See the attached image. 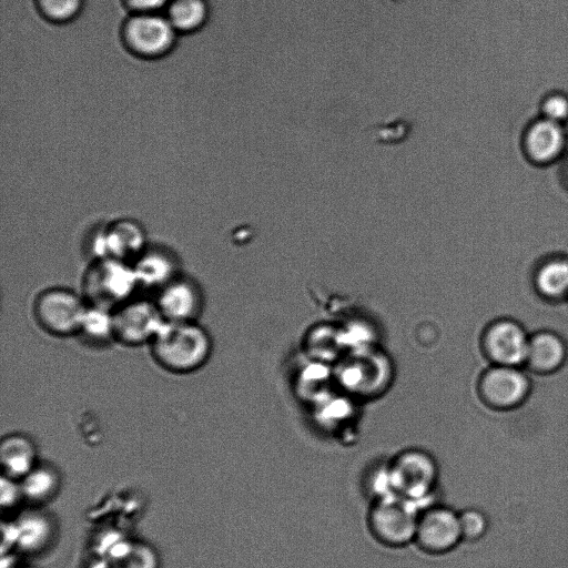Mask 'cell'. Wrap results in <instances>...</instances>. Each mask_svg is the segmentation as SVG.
<instances>
[{"label":"cell","instance_id":"obj_1","mask_svg":"<svg viewBox=\"0 0 568 568\" xmlns=\"http://www.w3.org/2000/svg\"><path fill=\"white\" fill-rule=\"evenodd\" d=\"M150 345L160 366L175 374L200 369L213 347L210 334L196 321L164 322Z\"/></svg>","mask_w":568,"mask_h":568},{"label":"cell","instance_id":"obj_20","mask_svg":"<svg viewBox=\"0 0 568 568\" xmlns=\"http://www.w3.org/2000/svg\"><path fill=\"white\" fill-rule=\"evenodd\" d=\"M209 17L205 0H170L166 18L176 32H194L201 29Z\"/></svg>","mask_w":568,"mask_h":568},{"label":"cell","instance_id":"obj_14","mask_svg":"<svg viewBox=\"0 0 568 568\" xmlns=\"http://www.w3.org/2000/svg\"><path fill=\"white\" fill-rule=\"evenodd\" d=\"M568 347L565 339L552 331H539L530 335L525 365L534 373L548 375L566 363Z\"/></svg>","mask_w":568,"mask_h":568},{"label":"cell","instance_id":"obj_8","mask_svg":"<svg viewBox=\"0 0 568 568\" xmlns=\"http://www.w3.org/2000/svg\"><path fill=\"white\" fill-rule=\"evenodd\" d=\"M463 541L458 513L439 505L429 504L419 511L414 542L428 555H445Z\"/></svg>","mask_w":568,"mask_h":568},{"label":"cell","instance_id":"obj_2","mask_svg":"<svg viewBox=\"0 0 568 568\" xmlns=\"http://www.w3.org/2000/svg\"><path fill=\"white\" fill-rule=\"evenodd\" d=\"M422 507L399 495L390 494L371 501L366 516L372 537L389 548L414 542Z\"/></svg>","mask_w":568,"mask_h":568},{"label":"cell","instance_id":"obj_27","mask_svg":"<svg viewBox=\"0 0 568 568\" xmlns=\"http://www.w3.org/2000/svg\"><path fill=\"white\" fill-rule=\"evenodd\" d=\"M542 116L562 123L568 119V97L562 93L549 94L541 104Z\"/></svg>","mask_w":568,"mask_h":568},{"label":"cell","instance_id":"obj_9","mask_svg":"<svg viewBox=\"0 0 568 568\" xmlns=\"http://www.w3.org/2000/svg\"><path fill=\"white\" fill-rule=\"evenodd\" d=\"M478 395L488 407L509 410L529 396L531 382L518 366L491 365L478 379Z\"/></svg>","mask_w":568,"mask_h":568},{"label":"cell","instance_id":"obj_31","mask_svg":"<svg viewBox=\"0 0 568 568\" xmlns=\"http://www.w3.org/2000/svg\"><path fill=\"white\" fill-rule=\"evenodd\" d=\"M567 179H568V165H567Z\"/></svg>","mask_w":568,"mask_h":568},{"label":"cell","instance_id":"obj_5","mask_svg":"<svg viewBox=\"0 0 568 568\" xmlns=\"http://www.w3.org/2000/svg\"><path fill=\"white\" fill-rule=\"evenodd\" d=\"M84 297L65 287H51L36 298L33 311L38 324L54 336L77 335L85 314Z\"/></svg>","mask_w":568,"mask_h":568},{"label":"cell","instance_id":"obj_19","mask_svg":"<svg viewBox=\"0 0 568 568\" xmlns=\"http://www.w3.org/2000/svg\"><path fill=\"white\" fill-rule=\"evenodd\" d=\"M537 293L550 302L568 298V258L550 257L544 261L534 274Z\"/></svg>","mask_w":568,"mask_h":568},{"label":"cell","instance_id":"obj_21","mask_svg":"<svg viewBox=\"0 0 568 568\" xmlns=\"http://www.w3.org/2000/svg\"><path fill=\"white\" fill-rule=\"evenodd\" d=\"M90 344H106L114 339L112 311L88 305L78 334Z\"/></svg>","mask_w":568,"mask_h":568},{"label":"cell","instance_id":"obj_24","mask_svg":"<svg viewBox=\"0 0 568 568\" xmlns=\"http://www.w3.org/2000/svg\"><path fill=\"white\" fill-rule=\"evenodd\" d=\"M118 568H161V558L151 544L135 539Z\"/></svg>","mask_w":568,"mask_h":568},{"label":"cell","instance_id":"obj_17","mask_svg":"<svg viewBox=\"0 0 568 568\" xmlns=\"http://www.w3.org/2000/svg\"><path fill=\"white\" fill-rule=\"evenodd\" d=\"M36 442L22 433H11L1 439L0 463L2 475L21 479L39 463Z\"/></svg>","mask_w":568,"mask_h":568},{"label":"cell","instance_id":"obj_28","mask_svg":"<svg viewBox=\"0 0 568 568\" xmlns=\"http://www.w3.org/2000/svg\"><path fill=\"white\" fill-rule=\"evenodd\" d=\"M125 4L133 11V13H151L158 12L170 0H124Z\"/></svg>","mask_w":568,"mask_h":568},{"label":"cell","instance_id":"obj_18","mask_svg":"<svg viewBox=\"0 0 568 568\" xmlns=\"http://www.w3.org/2000/svg\"><path fill=\"white\" fill-rule=\"evenodd\" d=\"M24 501L29 506L44 507L52 501L61 490V471L50 463L39 462L24 477L20 479Z\"/></svg>","mask_w":568,"mask_h":568},{"label":"cell","instance_id":"obj_4","mask_svg":"<svg viewBox=\"0 0 568 568\" xmlns=\"http://www.w3.org/2000/svg\"><path fill=\"white\" fill-rule=\"evenodd\" d=\"M392 491L422 508L430 504L437 487L438 466L427 452L406 449L388 463Z\"/></svg>","mask_w":568,"mask_h":568},{"label":"cell","instance_id":"obj_16","mask_svg":"<svg viewBox=\"0 0 568 568\" xmlns=\"http://www.w3.org/2000/svg\"><path fill=\"white\" fill-rule=\"evenodd\" d=\"M566 145L562 123L546 118L536 120L525 134V148L528 155L538 163H548L558 158Z\"/></svg>","mask_w":568,"mask_h":568},{"label":"cell","instance_id":"obj_22","mask_svg":"<svg viewBox=\"0 0 568 568\" xmlns=\"http://www.w3.org/2000/svg\"><path fill=\"white\" fill-rule=\"evenodd\" d=\"M134 540L120 530H108L94 544L95 557L118 566L130 551Z\"/></svg>","mask_w":568,"mask_h":568},{"label":"cell","instance_id":"obj_3","mask_svg":"<svg viewBox=\"0 0 568 568\" xmlns=\"http://www.w3.org/2000/svg\"><path fill=\"white\" fill-rule=\"evenodd\" d=\"M82 285L88 305L110 311L133 297L139 287L132 263L108 257L97 258L89 266Z\"/></svg>","mask_w":568,"mask_h":568},{"label":"cell","instance_id":"obj_25","mask_svg":"<svg viewBox=\"0 0 568 568\" xmlns=\"http://www.w3.org/2000/svg\"><path fill=\"white\" fill-rule=\"evenodd\" d=\"M463 540L477 541L488 530V520L483 511L476 508H467L458 513Z\"/></svg>","mask_w":568,"mask_h":568},{"label":"cell","instance_id":"obj_10","mask_svg":"<svg viewBox=\"0 0 568 568\" xmlns=\"http://www.w3.org/2000/svg\"><path fill=\"white\" fill-rule=\"evenodd\" d=\"M529 337L517 321L499 318L485 328L481 346L493 365L521 367L526 363Z\"/></svg>","mask_w":568,"mask_h":568},{"label":"cell","instance_id":"obj_7","mask_svg":"<svg viewBox=\"0 0 568 568\" xmlns=\"http://www.w3.org/2000/svg\"><path fill=\"white\" fill-rule=\"evenodd\" d=\"M114 341L136 346L151 343L165 320L154 300L133 296L112 310Z\"/></svg>","mask_w":568,"mask_h":568},{"label":"cell","instance_id":"obj_6","mask_svg":"<svg viewBox=\"0 0 568 568\" xmlns=\"http://www.w3.org/2000/svg\"><path fill=\"white\" fill-rule=\"evenodd\" d=\"M124 47L134 55L156 59L168 54L175 43L176 31L166 17L133 13L121 30Z\"/></svg>","mask_w":568,"mask_h":568},{"label":"cell","instance_id":"obj_29","mask_svg":"<svg viewBox=\"0 0 568 568\" xmlns=\"http://www.w3.org/2000/svg\"><path fill=\"white\" fill-rule=\"evenodd\" d=\"M83 568H118V566L94 556Z\"/></svg>","mask_w":568,"mask_h":568},{"label":"cell","instance_id":"obj_30","mask_svg":"<svg viewBox=\"0 0 568 568\" xmlns=\"http://www.w3.org/2000/svg\"><path fill=\"white\" fill-rule=\"evenodd\" d=\"M14 568H38V567L32 566V565H24V564H20V565H18V566H17V567H14Z\"/></svg>","mask_w":568,"mask_h":568},{"label":"cell","instance_id":"obj_13","mask_svg":"<svg viewBox=\"0 0 568 568\" xmlns=\"http://www.w3.org/2000/svg\"><path fill=\"white\" fill-rule=\"evenodd\" d=\"M94 247L97 258L108 257L133 263L146 248L145 234L133 221H116L98 234Z\"/></svg>","mask_w":568,"mask_h":568},{"label":"cell","instance_id":"obj_12","mask_svg":"<svg viewBox=\"0 0 568 568\" xmlns=\"http://www.w3.org/2000/svg\"><path fill=\"white\" fill-rule=\"evenodd\" d=\"M154 301L165 322L196 321L203 308L200 286L182 275L161 287Z\"/></svg>","mask_w":568,"mask_h":568},{"label":"cell","instance_id":"obj_23","mask_svg":"<svg viewBox=\"0 0 568 568\" xmlns=\"http://www.w3.org/2000/svg\"><path fill=\"white\" fill-rule=\"evenodd\" d=\"M42 16L54 23L73 20L81 11L83 0H37Z\"/></svg>","mask_w":568,"mask_h":568},{"label":"cell","instance_id":"obj_11","mask_svg":"<svg viewBox=\"0 0 568 568\" xmlns=\"http://www.w3.org/2000/svg\"><path fill=\"white\" fill-rule=\"evenodd\" d=\"M16 532V550L24 556H41L54 546L59 537V524L44 507L29 506L12 518Z\"/></svg>","mask_w":568,"mask_h":568},{"label":"cell","instance_id":"obj_26","mask_svg":"<svg viewBox=\"0 0 568 568\" xmlns=\"http://www.w3.org/2000/svg\"><path fill=\"white\" fill-rule=\"evenodd\" d=\"M22 503L26 501L20 479L1 475L0 506L2 513L13 511Z\"/></svg>","mask_w":568,"mask_h":568},{"label":"cell","instance_id":"obj_15","mask_svg":"<svg viewBox=\"0 0 568 568\" xmlns=\"http://www.w3.org/2000/svg\"><path fill=\"white\" fill-rule=\"evenodd\" d=\"M139 287L158 292L180 275L176 257L162 247H148L132 263Z\"/></svg>","mask_w":568,"mask_h":568}]
</instances>
